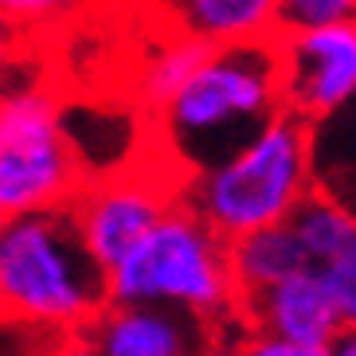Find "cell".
Returning <instances> with one entry per match:
<instances>
[{
	"mask_svg": "<svg viewBox=\"0 0 356 356\" xmlns=\"http://www.w3.org/2000/svg\"><path fill=\"white\" fill-rule=\"evenodd\" d=\"M282 106V71L274 40L211 43L188 79L149 110L157 134V161L180 180L216 165Z\"/></svg>",
	"mask_w": 356,
	"mask_h": 356,
	"instance_id": "6da1fadb",
	"label": "cell"
},
{
	"mask_svg": "<svg viewBox=\"0 0 356 356\" xmlns=\"http://www.w3.org/2000/svg\"><path fill=\"white\" fill-rule=\"evenodd\" d=\"M106 270L67 208L0 216V317L40 337H79L106 305Z\"/></svg>",
	"mask_w": 356,
	"mask_h": 356,
	"instance_id": "7a4b0ae2",
	"label": "cell"
},
{
	"mask_svg": "<svg viewBox=\"0 0 356 356\" xmlns=\"http://www.w3.org/2000/svg\"><path fill=\"white\" fill-rule=\"evenodd\" d=\"M314 188V126L290 110H278L227 157L184 177L180 196L223 239H235L254 227L286 223L290 211Z\"/></svg>",
	"mask_w": 356,
	"mask_h": 356,
	"instance_id": "3957f363",
	"label": "cell"
},
{
	"mask_svg": "<svg viewBox=\"0 0 356 356\" xmlns=\"http://www.w3.org/2000/svg\"><path fill=\"white\" fill-rule=\"evenodd\" d=\"M106 293L118 302L177 305L211 321L223 337L235 329L243 337L227 239L184 196L106 270Z\"/></svg>",
	"mask_w": 356,
	"mask_h": 356,
	"instance_id": "277c9868",
	"label": "cell"
},
{
	"mask_svg": "<svg viewBox=\"0 0 356 356\" xmlns=\"http://www.w3.org/2000/svg\"><path fill=\"white\" fill-rule=\"evenodd\" d=\"M90 168L74 145L63 102L28 74L0 90V216L71 208Z\"/></svg>",
	"mask_w": 356,
	"mask_h": 356,
	"instance_id": "5b68a950",
	"label": "cell"
},
{
	"mask_svg": "<svg viewBox=\"0 0 356 356\" xmlns=\"http://www.w3.org/2000/svg\"><path fill=\"white\" fill-rule=\"evenodd\" d=\"M180 188L184 180L165 161H153L145 168H118L98 180L90 177L67 211H71L83 247L95 254L102 270H110L177 204Z\"/></svg>",
	"mask_w": 356,
	"mask_h": 356,
	"instance_id": "8992f818",
	"label": "cell"
},
{
	"mask_svg": "<svg viewBox=\"0 0 356 356\" xmlns=\"http://www.w3.org/2000/svg\"><path fill=\"white\" fill-rule=\"evenodd\" d=\"M239 325L247 337L239 348L254 356H329L345 333L341 309L317 266H302L266 290L239 298Z\"/></svg>",
	"mask_w": 356,
	"mask_h": 356,
	"instance_id": "52a82bcc",
	"label": "cell"
},
{
	"mask_svg": "<svg viewBox=\"0 0 356 356\" xmlns=\"http://www.w3.org/2000/svg\"><path fill=\"white\" fill-rule=\"evenodd\" d=\"M282 106L309 126L333 118L356 98V16L274 35Z\"/></svg>",
	"mask_w": 356,
	"mask_h": 356,
	"instance_id": "ba28073f",
	"label": "cell"
},
{
	"mask_svg": "<svg viewBox=\"0 0 356 356\" xmlns=\"http://www.w3.org/2000/svg\"><path fill=\"white\" fill-rule=\"evenodd\" d=\"M71 348L98 356H196L223 348V333L177 305L106 298L102 309L79 329Z\"/></svg>",
	"mask_w": 356,
	"mask_h": 356,
	"instance_id": "9c48e42d",
	"label": "cell"
},
{
	"mask_svg": "<svg viewBox=\"0 0 356 356\" xmlns=\"http://www.w3.org/2000/svg\"><path fill=\"white\" fill-rule=\"evenodd\" d=\"M172 32L204 43H254L282 32L278 0H165Z\"/></svg>",
	"mask_w": 356,
	"mask_h": 356,
	"instance_id": "30bf717a",
	"label": "cell"
},
{
	"mask_svg": "<svg viewBox=\"0 0 356 356\" xmlns=\"http://www.w3.org/2000/svg\"><path fill=\"white\" fill-rule=\"evenodd\" d=\"M227 262L239 298L266 290V286H274L278 278L302 270V266H314L298 247L290 223H270V227H254L247 235L227 239Z\"/></svg>",
	"mask_w": 356,
	"mask_h": 356,
	"instance_id": "8fae6325",
	"label": "cell"
},
{
	"mask_svg": "<svg viewBox=\"0 0 356 356\" xmlns=\"http://www.w3.org/2000/svg\"><path fill=\"white\" fill-rule=\"evenodd\" d=\"M317 188L333 192L356 211V98L314 126Z\"/></svg>",
	"mask_w": 356,
	"mask_h": 356,
	"instance_id": "7c38bea8",
	"label": "cell"
},
{
	"mask_svg": "<svg viewBox=\"0 0 356 356\" xmlns=\"http://www.w3.org/2000/svg\"><path fill=\"white\" fill-rule=\"evenodd\" d=\"M286 223H290L298 247L305 251V259L314 262V266H321V262L333 259V254L341 251V243L353 235L356 211L348 208L341 196H333V192L314 188L298 208L290 211V220Z\"/></svg>",
	"mask_w": 356,
	"mask_h": 356,
	"instance_id": "4fadbf2b",
	"label": "cell"
},
{
	"mask_svg": "<svg viewBox=\"0 0 356 356\" xmlns=\"http://www.w3.org/2000/svg\"><path fill=\"white\" fill-rule=\"evenodd\" d=\"M208 47L211 43L172 32V40H168L165 47H157V51L141 63V74H137V98H141V106H145V110H157V106L188 79V71L204 59Z\"/></svg>",
	"mask_w": 356,
	"mask_h": 356,
	"instance_id": "5bb4252c",
	"label": "cell"
},
{
	"mask_svg": "<svg viewBox=\"0 0 356 356\" xmlns=\"http://www.w3.org/2000/svg\"><path fill=\"white\" fill-rule=\"evenodd\" d=\"M86 4H90V0H0V12L32 40V35L51 32L59 24L74 20Z\"/></svg>",
	"mask_w": 356,
	"mask_h": 356,
	"instance_id": "9a60e30c",
	"label": "cell"
},
{
	"mask_svg": "<svg viewBox=\"0 0 356 356\" xmlns=\"http://www.w3.org/2000/svg\"><path fill=\"white\" fill-rule=\"evenodd\" d=\"M317 270H321L325 286H329L337 309H341L345 329H356V227H353V235L341 243V251H337L333 259H325Z\"/></svg>",
	"mask_w": 356,
	"mask_h": 356,
	"instance_id": "2e32d148",
	"label": "cell"
},
{
	"mask_svg": "<svg viewBox=\"0 0 356 356\" xmlns=\"http://www.w3.org/2000/svg\"><path fill=\"white\" fill-rule=\"evenodd\" d=\"M356 16V0H278V24L282 28H314Z\"/></svg>",
	"mask_w": 356,
	"mask_h": 356,
	"instance_id": "e0dca14e",
	"label": "cell"
},
{
	"mask_svg": "<svg viewBox=\"0 0 356 356\" xmlns=\"http://www.w3.org/2000/svg\"><path fill=\"white\" fill-rule=\"evenodd\" d=\"M28 47H32V40L0 12V90L8 83H16V79H24V71H28Z\"/></svg>",
	"mask_w": 356,
	"mask_h": 356,
	"instance_id": "ac0fdd59",
	"label": "cell"
},
{
	"mask_svg": "<svg viewBox=\"0 0 356 356\" xmlns=\"http://www.w3.org/2000/svg\"><path fill=\"white\" fill-rule=\"evenodd\" d=\"M333 353H341V356H356V329H345V333L337 337V348Z\"/></svg>",
	"mask_w": 356,
	"mask_h": 356,
	"instance_id": "d6986e66",
	"label": "cell"
}]
</instances>
